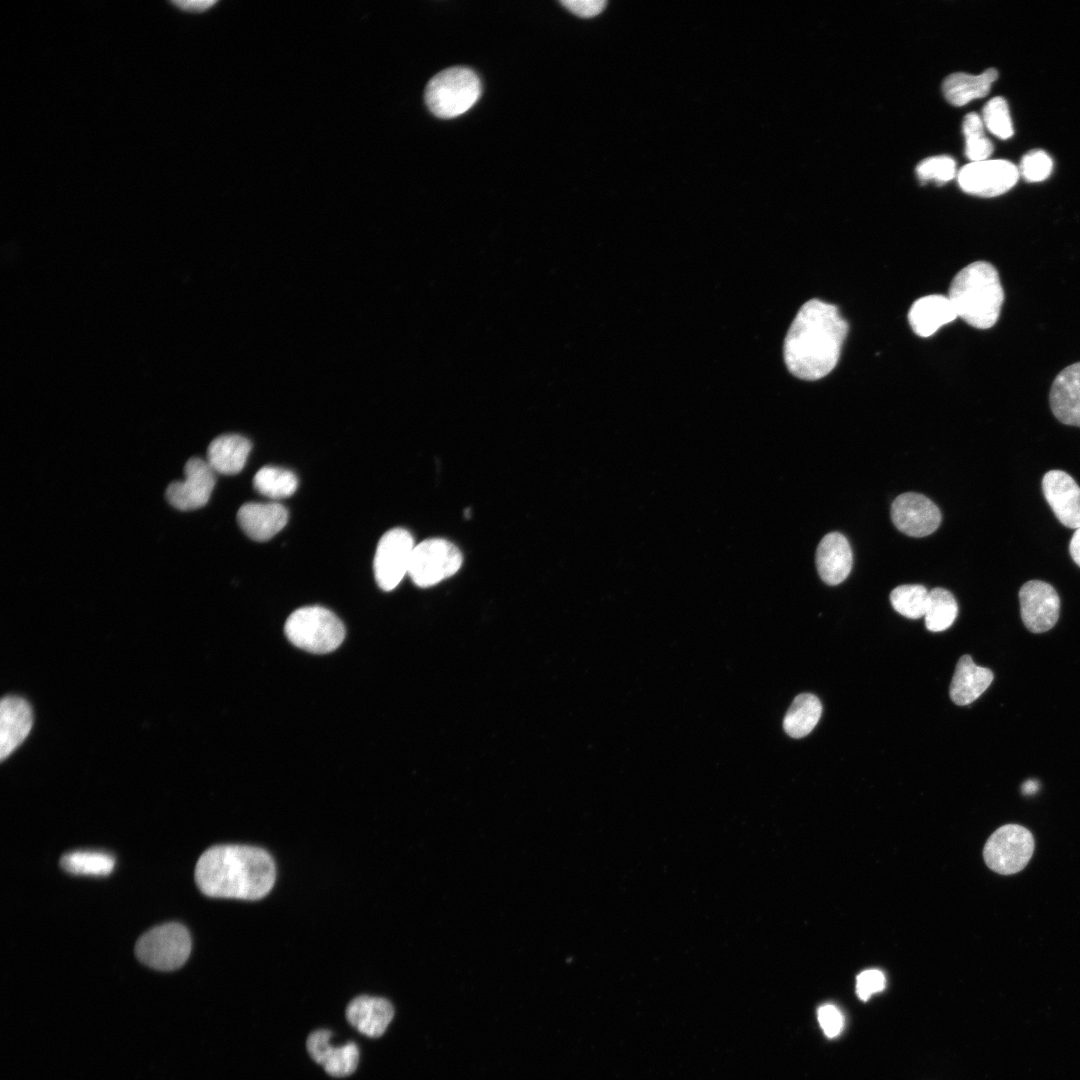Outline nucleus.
Instances as JSON below:
<instances>
[{
    "label": "nucleus",
    "instance_id": "1",
    "mask_svg": "<svg viewBox=\"0 0 1080 1080\" xmlns=\"http://www.w3.org/2000/svg\"><path fill=\"white\" fill-rule=\"evenodd\" d=\"M848 324L835 305L819 299L805 302L784 340V361L795 377L814 381L836 366Z\"/></svg>",
    "mask_w": 1080,
    "mask_h": 1080
},
{
    "label": "nucleus",
    "instance_id": "2",
    "mask_svg": "<svg viewBox=\"0 0 1080 1080\" xmlns=\"http://www.w3.org/2000/svg\"><path fill=\"white\" fill-rule=\"evenodd\" d=\"M194 876L199 890L209 897L258 900L272 889L276 868L270 854L259 847L217 845L199 857Z\"/></svg>",
    "mask_w": 1080,
    "mask_h": 1080
},
{
    "label": "nucleus",
    "instance_id": "3",
    "mask_svg": "<svg viewBox=\"0 0 1080 1080\" xmlns=\"http://www.w3.org/2000/svg\"><path fill=\"white\" fill-rule=\"evenodd\" d=\"M948 297L958 317L974 328L988 329L999 318L1004 291L996 268L976 261L955 275Z\"/></svg>",
    "mask_w": 1080,
    "mask_h": 1080
},
{
    "label": "nucleus",
    "instance_id": "4",
    "mask_svg": "<svg viewBox=\"0 0 1080 1080\" xmlns=\"http://www.w3.org/2000/svg\"><path fill=\"white\" fill-rule=\"evenodd\" d=\"M481 83L476 73L462 66L437 73L425 89V102L432 114L443 119L467 112L479 99Z\"/></svg>",
    "mask_w": 1080,
    "mask_h": 1080
},
{
    "label": "nucleus",
    "instance_id": "5",
    "mask_svg": "<svg viewBox=\"0 0 1080 1080\" xmlns=\"http://www.w3.org/2000/svg\"><path fill=\"white\" fill-rule=\"evenodd\" d=\"M285 634L295 646L325 654L338 648L345 637L342 621L330 610L306 606L295 610L285 623Z\"/></svg>",
    "mask_w": 1080,
    "mask_h": 1080
},
{
    "label": "nucleus",
    "instance_id": "6",
    "mask_svg": "<svg viewBox=\"0 0 1080 1080\" xmlns=\"http://www.w3.org/2000/svg\"><path fill=\"white\" fill-rule=\"evenodd\" d=\"M190 952V934L182 924L175 922L148 930L135 945V955L139 961L160 971L180 968L187 961Z\"/></svg>",
    "mask_w": 1080,
    "mask_h": 1080
},
{
    "label": "nucleus",
    "instance_id": "7",
    "mask_svg": "<svg viewBox=\"0 0 1080 1080\" xmlns=\"http://www.w3.org/2000/svg\"><path fill=\"white\" fill-rule=\"evenodd\" d=\"M1034 846V838L1027 828L1018 824H1006L988 838L983 856L990 869L1002 875H1010L1021 871L1027 865Z\"/></svg>",
    "mask_w": 1080,
    "mask_h": 1080
},
{
    "label": "nucleus",
    "instance_id": "8",
    "mask_svg": "<svg viewBox=\"0 0 1080 1080\" xmlns=\"http://www.w3.org/2000/svg\"><path fill=\"white\" fill-rule=\"evenodd\" d=\"M462 564L460 550L445 539H427L415 545L408 575L419 587H429L455 574Z\"/></svg>",
    "mask_w": 1080,
    "mask_h": 1080
},
{
    "label": "nucleus",
    "instance_id": "9",
    "mask_svg": "<svg viewBox=\"0 0 1080 1080\" xmlns=\"http://www.w3.org/2000/svg\"><path fill=\"white\" fill-rule=\"evenodd\" d=\"M415 547L413 537L403 528L387 531L379 540L373 570L378 586L384 591L393 590L408 574Z\"/></svg>",
    "mask_w": 1080,
    "mask_h": 1080
},
{
    "label": "nucleus",
    "instance_id": "10",
    "mask_svg": "<svg viewBox=\"0 0 1080 1080\" xmlns=\"http://www.w3.org/2000/svg\"><path fill=\"white\" fill-rule=\"evenodd\" d=\"M1018 167L1007 160L987 159L970 162L958 172L960 188L979 197H996L1012 187L1019 178Z\"/></svg>",
    "mask_w": 1080,
    "mask_h": 1080
},
{
    "label": "nucleus",
    "instance_id": "11",
    "mask_svg": "<svg viewBox=\"0 0 1080 1080\" xmlns=\"http://www.w3.org/2000/svg\"><path fill=\"white\" fill-rule=\"evenodd\" d=\"M184 472L185 480L172 482L165 496L178 510H195L208 502L216 483V472L207 460L198 457L186 462Z\"/></svg>",
    "mask_w": 1080,
    "mask_h": 1080
},
{
    "label": "nucleus",
    "instance_id": "12",
    "mask_svg": "<svg viewBox=\"0 0 1080 1080\" xmlns=\"http://www.w3.org/2000/svg\"><path fill=\"white\" fill-rule=\"evenodd\" d=\"M1021 618L1026 628L1033 633L1050 630L1058 621L1060 599L1050 584L1031 580L1019 590Z\"/></svg>",
    "mask_w": 1080,
    "mask_h": 1080
},
{
    "label": "nucleus",
    "instance_id": "13",
    "mask_svg": "<svg viewBox=\"0 0 1080 1080\" xmlns=\"http://www.w3.org/2000/svg\"><path fill=\"white\" fill-rule=\"evenodd\" d=\"M891 518L896 528L906 535L924 537L939 527L941 513L936 504L926 496L908 492L893 501Z\"/></svg>",
    "mask_w": 1080,
    "mask_h": 1080
},
{
    "label": "nucleus",
    "instance_id": "14",
    "mask_svg": "<svg viewBox=\"0 0 1080 1080\" xmlns=\"http://www.w3.org/2000/svg\"><path fill=\"white\" fill-rule=\"evenodd\" d=\"M1042 491L1057 519L1066 527H1080V487L1065 471L1050 470L1042 479Z\"/></svg>",
    "mask_w": 1080,
    "mask_h": 1080
},
{
    "label": "nucleus",
    "instance_id": "15",
    "mask_svg": "<svg viewBox=\"0 0 1080 1080\" xmlns=\"http://www.w3.org/2000/svg\"><path fill=\"white\" fill-rule=\"evenodd\" d=\"M331 1036L332 1032L326 1029L312 1032L306 1042L309 1055L330 1076L346 1077L353 1074L359 1063L358 1046L351 1041L342 1046H332Z\"/></svg>",
    "mask_w": 1080,
    "mask_h": 1080
},
{
    "label": "nucleus",
    "instance_id": "16",
    "mask_svg": "<svg viewBox=\"0 0 1080 1080\" xmlns=\"http://www.w3.org/2000/svg\"><path fill=\"white\" fill-rule=\"evenodd\" d=\"M33 724L30 704L19 696L0 703V758H7L28 736Z\"/></svg>",
    "mask_w": 1080,
    "mask_h": 1080
},
{
    "label": "nucleus",
    "instance_id": "17",
    "mask_svg": "<svg viewBox=\"0 0 1080 1080\" xmlns=\"http://www.w3.org/2000/svg\"><path fill=\"white\" fill-rule=\"evenodd\" d=\"M244 533L255 541H267L287 523V509L279 503H245L237 513Z\"/></svg>",
    "mask_w": 1080,
    "mask_h": 1080
},
{
    "label": "nucleus",
    "instance_id": "18",
    "mask_svg": "<svg viewBox=\"0 0 1080 1080\" xmlns=\"http://www.w3.org/2000/svg\"><path fill=\"white\" fill-rule=\"evenodd\" d=\"M1049 401L1060 422L1080 427V362L1067 366L1055 377Z\"/></svg>",
    "mask_w": 1080,
    "mask_h": 1080
},
{
    "label": "nucleus",
    "instance_id": "19",
    "mask_svg": "<svg viewBox=\"0 0 1080 1080\" xmlns=\"http://www.w3.org/2000/svg\"><path fill=\"white\" fill-rule=\"evenodd\" d=\"M852 563V550L844 535L832 532L821 539L816 550V567L826 584L843 582L851 571Z\"/></svg>",
    "mask_w": 1080,
    "mask_h": 1080
},
{
    "label": "nucleus",
    "instance_id": "20",
    "mask_svg": "<svg viewBox=\"0 0 1080 1080\" xmlns=\"http://www.w3.org/2000/svg\"><path fill=\"white\" fill-rule=\"evenodd\" d=\"M392 1004L380 997L361 995L354 998L346 1008L348 1022L360 1033L377 1038L384 1034L393 1019Z\"/></svg>",
    "mask_w": 1080,
    "mask_h": 1080
},
{
    "label": "nucleus",
    "instance_id": "21",
    "mask_svg": "<svg viewBox=\"0 0 1080 1080\" xmlns=\"http://www.w3.org/2000/svg\"><path fill=\"white\" fill-rule=\"evenodd\" d=\"M958 317L948 296L933 294L916 300L909 312L908 321L914 333L920 337L933 335L940 327Z\"/></svg>",
    "mask_w": 1080,
    "mask_h": 1080
},
{
    "label": "nucleus",
    "instance_id": "22",
    "mask_svg": "<svg viewBox=\"0 0 1080 1080\" xmlns=\"http://www.w3.org/2000/svg\"><path fill=\"white\" fill-rule=\"evenodd\" d=\"M993 678L990 669L976 665L970 655H963L952 677L950 698L957 705H968L986 691Z\"/></svg>",
    "mask_w": 1080,
    "mask_h": 1080
},
{
    "label": "nucleus",
    "instance_id": "23",
    "mask_svg": "<svg viewBox=\"0 0 1080 1080\" xmlns=\"http://www.w3.org/2000/svg\"><path fill=\"white\" fill-rule=\"evenodd\" d=\"M251 450L250 441L237 434L221 435L209 444L207 462L216 473L232 475L239 473Z\"/></svg>",
    "mask_w": 1080,
    "mask_h": 1080
},
{
    "label": "nucleus",
    "instance_id": "24",
    "mask_svg": "<svg viewBox=\"0 0 1080 1080\" xmlns=\"http://www.w3.org/2000/svg\"><path fill=\"white\" fill-rule=\"evenodd\" d=\"M997 78L998 72L993 68L979 75L953 73L943 81V94L950 104L963 106L974 99L986 96Z\"/></svg>",
    "mask_w": 1080,
    "mask_h": 1080
},
{
    "label": "nucleus",
    "instance_id": "25",
    "mask_svg": "<svg viewBox=\"0 0 1080 1080\" xmlns=\"http://www.w3.org/2000/svg\"><path fill=\"white\" fill-rule=\"evenodd\" d=\"M822 714V704L817 696L810 693L795 697L783 719V728L792 738L808 735L818 723Z\"/></svg>",
    "mask_w": 1080,
    "mask_h": 1080
},
{
    "label": "nucleus",
    "instance_id": "26",
    "mask_svg": "<svg viewBox=\"0 0 1080 1080\" xmlns=\"http://www.w3.org/2000/svg\"><path fill=\"white\" fill-rule=\"evenodd\" d=\"M60 866L74 875L106 876L113 871L115 859L103 851L77 850L64 854Z\"/></svg>",
    "mask_w": 1080,
    "mask_h": 1080
},
{
    "label": "nucleus",
    "instance_id": "27",
    "mask_svg": "<svg viewBox=\"0 0 1080 1080\" xmlns=\"http://www.w3.org/2000/svg\"><path fill=\"white\" fill-rule=\"evenodd\" d=\"M253 485L260 494L269 498L280 499L289 497L296 491L298 479L290 470L265 466L255 474Z\"/></svg>",
    "mask_w": 1080,
    "mask_h": 1080
},
{
    "label": "nucleus",
    "instance_id": "28",
    "mask_svg": "<svg viewBox=\"0 0 1080 1080\" xmlns=\"http://www.w3.org/2000/svg\"><path fill=\"white\" fill-rule=\"evenodd\" d=\"M958 614V605L952 595L946 589L934 588L929 591V600L926 609L925 624L931 632H940L948 629Z\"/></svg>",
    "mask_w": 1080,
    "mask_h": 1080
},
{
    "label": "nucleus",
    "instance_id": "29",
    "mask_svg": "<svg viewBox=\"0 0 1080 1080\" xmlns=\"http://www.w3.org/2000/svg\"><path fill=\"white\" fill-rule=\"evenodd\" d=\"M929 600V591L922 585H900L890 593L892 607L899 614L918 619L925 615Z\"/></svg>",
    "mask_w": 1080,
    "mask_h": 1080
},
{
    "label": "nucleus",
    "instance_id": "30",
    "mask_svg": "<svg viewBox=\"0 0 1080 1080\" xmlns=\"http://www.w3.org/2000/svg\"><path fill=\"white\" fill-rule=\"evenodd\" d=\"M984 128L983 120L977 113L965 116L962 124L965 154L971 162L987 160L993 152V144L985 136Z\"/></svg>",
    "mask_w": 1080,
    "mask_h": 1080
},
{
    "label": "nucleus",
    "instance_id": "31",
    "mask_svg": "<svg viewBox=\"0 0 1080 1080\" xmlns=\"http://www.w3.org/2000/svg\"><path fill=\"white\" fill-rule=\"evenodd\" d=\"M984 126L996 137L1006 140L1014 133L1008 104L1002 97H994L983 108Z\"/></svg>",
    "mask_w": 1080,
    "mask_h": 1080
},
{
    "label": "nucleus",
    "instance_id": "32",
    "mask_svg": "<svg viewBox=\"0 0 1080 1080\" xmlns=\"http://www.w3.org/2000/svg\"><path fill=\"white\" fill-rule=\"evenodd\" d=\"M916 174L922 182L945 183L955 176L956 163L953 158L945 155L929 157L917 165Z\"/></svg>",
    "mask_w": 1080,
    "mask_h": 1080
},
{
    "label": "nucleus",
    "instance_id": "33",
    "mask_svg": "<svg viewBox=\"0 0 1080 1080\" xmlns=\"http://www.w3.org/2000/svg\"><path fill=\"white\" fill-rule=\"evenodd\" d=\"M1053 169L1051 157L1043 150H1032L1025 154L1018 167L1019 175L1028 182H1041L1047 179Z\"/></svg>",
    "mask_w": 1080,
    "mask_h": 1080
},
{
    "label": "nucleus",
    "instance_id": "34",
    "mask_svg": "<svg viewBox=\"0 0 1080 1080\" xmlns=\"http://www.w3.org/2000/svg\"><path fill=\"white\" fill-rule=\"evenodd\" d=\"M885 985L886 979L882 971L864 970L857 975L856 993L862 1001H867L873 994L881 992Z\"/></svg>",
    "mask_w": 1080,
    "mask_h": 1080
},
{
    "label": "nucleus",
    "instance_id": "35",
    "mask_svg": "<svg viewBox=\"0 0 1080 1080\" xmlns=\"http://www.w3.org/2000/svg\"><path fill=\"white\" fill-rule=\"evenodd\" d=\"M819 1024L828 1038L837 1037L843 1030L844 1017L841 1011L832 1004L819 1007L817 1012Z\"/></svg>",
    "mask_w": 1080,
    "mask_h": 1080
},
{
    "label": "nucleus",
    "instance_id": "36",
    "mask_svg": "<svg viewBox=\"0 0 1080 1080\" xmlns=\"http://www.w3.org/2000/svg\"><path fill=\"white\" fill-rule=\"evenodd\" d=\"M561 4L580 17H593L607 5L606 0H563Z\"/></svg>",
    "mask_w": 1080,
    "mask_h": 1080
},
{
    "label": "nucleus",
    "instance_id": "37",
    "mask_svg": "<svg viewBox=\"0 0 1080 1080\" xmlns=\"http://www.w3.org/2000/svg\"><path fill=\"white\" fill-rule=\"evenodd\" d=\"M177 7L188 11H203L216 3L214 0H177L172 1Z\"/></svg>",
    "mask_w": 1080,
    "mask_h": 1080
},
{
    "label": "nucleus",
    "instance_id": "38",
    "mask_svg": "<svg viewBox=\"0 0 1080 1080\" xmlns=\"http://www.w3.org/2000/svg\"><path fill=\"white\" fill-rule=\"evenodd\" d=\"M1069 551L1073 561L1080 567V527L1075 529L1070 541Z\"/></svg>",
    "mask_w": 1080,
    "mask_h": 1080
},
{
    "label": "nucleus",
    "instance_id": "39",
    "mask_svg": "<svg viewBox=\"0 0 1080 1080\" xmlns=\"http://www.w3.org/2000/svg\"><path fill=\"white\" fill-rule=\"evenodd\" d=\"M1039 790V783L1036 780L1029 779L1022 785V792L1024 795H1031Z\"/></svg>",
    "mask_w": 1080,
    "mask_h": 1080
}]
</instances>
